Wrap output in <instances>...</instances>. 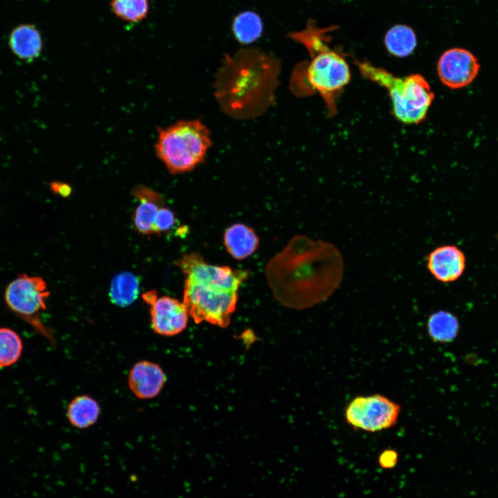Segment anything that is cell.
Returning a JSON list of instances; mask_svg holds the SVG:
<instances>
[{"label":"cell","instance_id":"obj_17","mask_svg":"<svg viewBox=\"0 0 498 498\" xmlns=\"http://www.w3.org/2000/svg\"><path fill=\"white\" fill-rule=\"evenodd\" d=\"M384 42L389 53L403 57L409 55L414 50L416 37L410 27L396 25L387 31Z\"/></svg>","mask_w":498,"mask_h":498},{"label":"cell","instance_id":"obj_8","mask_svg":"<svg viewBox=\"0 0 498 498\" xmlns=\"http://www.w3.org/2000/svg\"><path fill=\"white\" fill-rule=\"evenodd\" d=\"M480 64L467 49L453 48L445 51L437 63L439 77L446 86L456 89L470 84L477 75Z\"/></svg>","mask_w":498,"mask_h":498},{"label":"cell","instance_id":"obj_14","mask_svg":"<svg viewBox=\"0 0 498 498\" xmlns=\"http://www.w3.org/2000/svg\"><path fill=\"white\" fill-rule=\"evenodd\" d=\"M8 44L15 55L26 61L38 57L43 46L39 31L32 24H21L15 28L10 35Z\"/></svg>","mask_w":498,"mask_h":498},{"label":"cell","instance_id":"obj_20","mask_svg":"<svg viewBox=\"0 0 498 498\" xmlns=\"http://www.w3.org/2000/svg\"><path fill=\"white\" fill-rule=\"evenodd\" d=\"M22 350L23 343L18 333L11 329L0 327V368L15 364Z\"/></svg>","mask_w":498,"mask_h":498},{"label":"cell","instance_id":"obj_15","mask_svg":"<svg viewBox=\"0 0 498 498\" xmlns=\"http://www.w3.org/2000/svg\"><path fill=\"white\" fill-rule=\"evenodd\" d=\"M427 331L434 342L449 343L457 337L460 324L458 318L452 313L439 310L430 315L427 320Z\"/></svg>","mask_w":498,"mask_h":498},{"label":"cell","instance_id":"obj_22","mask_svg":"<svg viewBox=\"0 0 498 498\" xmlns=\"http://www.w3.org/2000/svg\"><path fill=\"white\" fill-rule=\"evenodd\" d=\"M176 223L174 213L169 208L163 206L156 218L154 225V234H161L171 230Z\"/></svg>","mask_w":498,"mask_h":498},{"label":"cell","instance_id":"obj_11","mask_svg":"<svg viewBox=\"0 0 498 498\" xmlns=\"http://www.w3.org/2000/svg\"><path fill=\"white\" fill-rule=\"evenodd\" d=\"M166 382L165 374L156 363L141 360L129 371L128 385L133 394L140 399H151L162 390Z\"/></svg>","mask_w":498,"mask_h":498},{"label":"cell","instance_id":"obj_6","mask_svg":"<svg viewBox=\"0 0 498 498\" xmlns=\"http://www.w3.org/2000/svg\"><path fill=\"white\" fill-rule=\"evenodd\" d=\"M50 293L45 280L39 276L18 275L6 286L4 298L8 306L22 320L50 341V332L43 324L41 313L46 309Z\"/></svg>","mask_w":498,"mask_h":498},{"label":"cell","instance_id":"obj_19","mask_svg":"<svg viewBox=\"0 0 498 498\" xmlns=\"http://www.w3.org/2000/svg\"><path fill=\"white\" fill-rule=\"evenodd\" d=\"M138 285L137 277L131 273H123L117 275L111 286V300L122 306L131 304L138 296Z\"/></svg>","mask_w":498,"mask_h":498},{"label":"cell","instance_id":"obj_16","mask_svg":"<svg viewBox=\"0 0 498 498\" xmlns=\"http://www.w3.org/2000/svg\"><path fill=\"white\" fill-rule=\"evenodd\" d=\"M100 413V405L95 399L89 396L81 395L69 403L66 416L73 427L85 429L95 423Z\"/></svg>","mask_w":498,"mask_h":498},{"label":"cell","instance_id":"obj_13","mask_svg":"<svg viewBox=\"0 0 498 498\" xmlns=\"http://www.w3.org/2000/svg\"><path fill=\"white\" fill-rule=\"evenodd\" d=\"M223 243L234 259L242 260L257 250L259 239L252 228L243 223H235L225 230Z\"/></svg>","mask_w":498,"mask_h":498},{"label":"cell","instance_id":"obj_23","mask_svg":"<svg viewBox=\"0 0 498 498\" xmlns=\"http://www.w3.org/2000/svg\"><path fill=\"white\" fill-rule=\"evenodd\" d=\"M397 453L392 450L383 452L379 458L381 466L384 468L393 467L397 461Z\"/></svg>","mask_w":498,"mask_h":498},{"label":"cell","instance_id":"obj_3","mask_svg":"<svg viewBox=\"0 0 498 498\" xmlns=\"http://www.w3.org/2000/svg\"><path fill=\"white\" fill-rule=\"evenodd\" d=\"M325 30L310 24L303 31L292 34L293 39L306 48L311 60L295 67L290 86L295 94L301 96L319 93L328 115L333 116L337 112L338 96L349 82L351 73L344 58L325 43Z\"/></svg>","mask_w":498,"mask_h":498},{"label":"cell","instance_id":"obj_12","mask_svg":"<svg viewBox=\"0 0 498 498\" xmlns=\"http://www.w3.org/2000/svg\"><path fill=\"white\" fill-rule=\"evenodd\" d=\"M139 203L133 214L136 230L143 235L154 234V225L160 209L164 206L162 196L144 185H138L133 190Z\"/></svg>","mask_w":498,"mask_h":498},{"label":"cell","instance_id":"obj_2","mask_svg":"<svg viewBox=\"0 0 498 498\" xmlns=\"http://www.w3.org/2000/svg\"><path fill=\"white\" fill-rule=\"evenodd\" d=\"M176 264L185 275L183 302L189 315L197 324L228 327L248 270L208 264L196 252L182 255Z\"/></svg>","mask_w":498,"mask_h":498},{"label":"cell","instance_id":"obj_24","mask_svg":"<svg viewBox=\"0 0 498 498\" xmlns=\"http://www.w3.org/2000/svg\"><path fill=\"white\" fill-rule=\"evenodd\" d=\"M51 190L63 196H67L71 192V187L67 184L60 182H53L50 184Z\"/></svg>","mask_w":498,"mask_h":498},{"label":"cell","instance_id":"obj_18","mask_svg":"<svg viewBox=\"0 0 498 498\" xmlns=\"http://www.w3.org/2000/svg\"><path fill=\"white\" fill-rule=\"evenodd\" d=\"M261 17L252 11H245L236 16L232 23L235 39L242 44H248L258 39L262 34Z\"/></svg>","mask_w":498,"mask_h":498},{"label":"cell","instance_id":"obj_7","mask_svg":"<svg viewBox=\"0 0 498 498\" xmlns=\"http://www.w3.org/2000/svg\"><path fill=\"white\" fill-rule=\"evenodd\" d=\"M400 410L399 404L384 395L358 396L346 407L344 417L355 430L376 432L394 426Z\"/></svg>","mask_w":498,"mask_h":498},{"label":"cell","instance_id":"obj_21","mask_svg":"<svg viewBox=\"0 0 498 498\" xmlns=\"http://www.w3.org/2000/svg\"><path fill=\"white\" fill-rule=\"evenodd\" d=\"M110 6L116 17L130 23L143 20L149 9V0H111Z\"/></svg>","mask_w":498,"mask_h":498},{"label":"cell","instance_id":"obj_9","mask_svg":"<svg viewBox=\"0 0 498 498\" xmlns=\"http://www.w3.org/2000/svg\"><path fill=\"white\" fill-rule=\"evenodd\" d=\"M151 327L155 333L163 336H174L185 330L188 322V311L183 302L163 296L150 304Z\"/></svg>","mask_w":498,"mask_h":498},{"label":"cell","instance_id":"obj_10","mask_svg":"<svg viewBox=\"0 0 498 498\" xmlns=\"http://www.w3.org/2000/svg\"><path fill=\"white\" fill-rule=\"evenodd\" d=\"M427 267L436 280L444 283L452 282L463 274L465 268V257L456 246H439L429 253Z\"/></svg>","mask_w":498,"mask_h":498},{"label":"cell","instance_id":"obj_1","mask_svg":"<svg viewBox=\"0 0 498 498\" xmlns=\"http://www.w3.org/2000/svg\"><path fill=\"white\" fill-rule=\"evenodd\" d=\"M344 261L332 243L304 235L293 237L267 264L266 275L283 305L303 309L329 298L340 284Z\"/></svg>","mask_w":498,"mask_h":498},{"label":"cell","instance_id":"obj_5","mask_svg":"<svg viewBox=\"0 0 498 498\" xmlns=\"http://www.w3.org/2000/svg\"><path fill=\"white\" fill-rule=\"evenodd\" d=\"M211 145L210 133L201 120H181L158 128L155 151L168 171L177 174L201 163Z\"/></svg>","mask_w":498,"mask_h":498},{"label":"cell","instance_id":"obj_4","mask_svg":"<svg viewBox=\"0 0 498 498\" xmlns=\"http://www.w3.org/2000/svg\"><path fill=\"white\" fill-rule=\"evenodd\" d=\"M355 63L365 78L388 91L394 115L399 121L418 124L425 119L434 94L424 77L412 74L399 77L367 61L356 60Z\"/></svg>","mask_w":498,"mask_h":498}]
</instances>
